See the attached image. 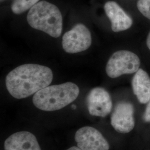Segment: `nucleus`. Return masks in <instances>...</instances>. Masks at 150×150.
I'll list each match as a JSON object with an SVG mask.
<instances>
[{
    "label": "nucleus",
    "instance_id": "obj_17",
    "mask_svg": "<svg viewBox=\"0 0 150 150\" xmlns=\"http://www.w3.org/2000/svg\"><path fill=\"white\" fill-rule=\"evenodd\" d=\"M72 107L74 108V109H76V106H75V105H72Z\"/></svg>",
    "mask_w": 150,
    "mask_h": 150
},
{
    "label": "nucleus",
    "instance_id": "obj_4",
    "mask_svg": "<svg viewBox=\"0 0 150 150\" xmlns=\"http://www.w3.org/2000/svg\"><path fill=\"white\" fill-rule=\"evenodd\" d=\"M140 59L132 52L121 50L115 52L107 62L106 74L111 78L132 74L139 70Z\"/></svg>",
    "mask_w": 150,
    "mask_h": 150
},
{
    "label": "nucleus",
    "instance_id": "obj_18",
    "mask_svg": "<svg viewBox=\"0 0 150 150\" xmlns=\"http://www.w3.org/2000/svg\"><path fill=\"white\" fill-rule=\"evenodd\" d=\"M1 1H2V0H1Z\"/></svg>",
    "mask_w": 150,
    "mask_h": 150
},
{
    "label": "nucleus",
    "instance_id": "obj_11",
    "mask_svg": "<svg viewBox=\"0 0 150 150\" xmlns=\"http://www.w3.org/2000/svg\"><path fill=\"white\" fill-rule=\"evenodd\" d=\"M132 86L135 96L141 103L145 104L150 100V78L148 74L139 69L132 80Z\"/></svg>",
    "mask_w": 150,
    "mask_h": 150
},
{
    "label": "nucleus",
    "instance_id": "obj_5",
    "mask_svg": "<svg viewBox=\"0 0 150 150\" xmlns=\"http://www.w3.org/2000/svg\"><path fill=\"white\" fill-rule=\"evenodd\" d=\"M91 43L92 38L89 30L84 25L79 23L64 33L62 45L66 52L75 54L87 50Z\"/></svg>",
    "mask_w": 150,
    "mask_h": 150
},
{
    "label": "nucleus",
    "instance_id": "obj_10",
    "mask_svg": "<svg viewBox=\"0 0 150 150\" xmlns=\"http://www.w3.org/2000/svg\"><path fill=\"white\" fill-rule=\"evenodd\" d=\"M5 150H41L35 135L27 131L16 132L6 139Z\"/></svg>",
    "mask_w": 150,
    "mask_h": 150
},
{
    "label": "nucleus",
    "instance_id": "obj_2",
    "mask_svg": "<svg viewBox=\"0 0 150 150\" xmlns=\"http://www.w3.org/2000/svg\"><path fill=\"white\" fill-rule=\"evenodd\" d=\"M79 92V87L69 82L44 88L34 95L32 101L40 110L54 111L62 109L75 101Z\"/></svg>",
    "mask_w": 150,
    "mask_h": 150
},
{
    "label": "nucleus",
    "instance_id": "obj_7",
    "mask_svg": "<svg viewBox=\"0 0 150 150\" xmlns=\"http://www.w3.org/2000/svg\"><path fill=\"white\" fill-rule=\"evenodd\" d=\"M75 139L82 150H108L110 146L101 133L93 127L86 126L76 133Z\"/></svg>",
    "mask_w": 150,
    "mask_h": 150
},
{
    "label": "nucleus",
    "instance_id": "obj_15",
    "mask_svg": "<svg viewBox=\"0 0 150 150\" xmlns=\"http://www.w3.org/2000/svg\"><path fill=\"white\" fill-rule=\"evenodd\" d=\"M146 44H147V46L150 50V32L148 35V36L147 38V40H146Z\"/></svg>",
    "mask_w": 150,
    "mask_h": 150
},
{
    "label": "nucleus",
    "instance_id": "obj_9",
    "mask_svg": "<svg viewBox=\"0 0 150 150\" xmlns=\"http://www.w3.org/2000/svg\"><path fill=\"white\" fill-rule=\"evenodd\" d=\"M104 10L111 22L113 32L125 31L131 27L132 20L115 1H108L104 6Z\"/></svg>",
    "mask_w": 150,
    "mask_h": 150
},
{
    "label": "nucleus",
    "instance_id": "obj_6",
    "mask_svg": "<svg viewBox=\"0 0 150 150\" xmlns=\"http://www.w3.org/2000/svg\"><path fill=\"white\" fill-rule=\"evenodd\" d=\"M87 106L92 116L104 117L111 111L112 102L105 89L96 87L91 90L86 98Z\"/></svg>",
    "mask_w": 150,
    "mask_h": 150
},
{
    "label": "nucleus",
    "instance_id": "obj_16",
    "mask_svg": "<svg viewBox=\"0 0 150 150\" xmlns=\"http://www.w3.org/2000/svg\"><path fill=\"white\" fill-rule=\"evenodd\" d=\"M67 150H81L80 149L79 147H75V146H73L72 147H71L70 149H67Z\"/></svg>",
    "mask_w": 150,
    "mask_h": 150
},
{
    "label": "nucleus",
    "instance_id": "obj_8",
    "mask_svg": "<svg viewBox=\"0 0 150 150\" xmlns=\"http://www.w3.org/2000/svg\"><path fill=\"white\" fill-rule=\"evenodd\" d=\"M134 108L127 102H119L115 107L111 116V123L117 132L127 134L134 127Z\"/></svg>",
    "mask_w": 150,
    "mask_h": 150
},
{
    "label": "nucleus",
    "instance_id": "obj_3",
    "mask_svg": "<svg viewBox=\"0 0 150 150\" xmlns=\"http://www.w3.org/2000/svg\"><path fill=\"white\" fill-rule=\"evenodd\" d=\"M27 20L29 25L47 33L54 38H59L62 31V16L59 8L45 1L38 2L30 9Z\"/></svg>",
    "mask_w": 150,
    "mask_h": 150
},
{
    "label": "nucleus",
    "instance_id": "obj_1",
    "mask_svg": "<svg viewBox=\"0 0 150 150\" xmlns=\"http://www.w3.org/2000/svg\"><path fill=\"white\" fill-rule=\"evenodd\" d=\"M52 79V71L46 66L38 64H22L7 75L6 86L12 96L22 99L49 86Z\"/></svg>",
    "mask_w": 150,
    "mask_h": 150
},
{
    "label": "nucleus",
    "instance_id": "obj_12",
    "mask_svg": "<svg viewBox=\"0 0 150 150\" xmlns=\"http://www.w3.org/2000/svg\"><path fill=\"white\" fill-rule=\"evenodd\" d=\"M39 0H13L11 10L15 14H21L30 9Z\"/></svg>",
    "mask_w": 150,
    "mask_h": 150
},
{
    "label": "nucleus",
    "instance_id": "obj_14",
    "mask_svg": "<svg viewBox=\"0 0 150 150\" xmlns=\"http://www.w3.org/2000/svg\"><path fill=\"white\" fill-rule=\"evenodd\" d=\"M147 105L145 109V113L144 115V120L146 122H150V100L147 103Z\"/></svg>",
    "mask_w": 150,
    "mask_h": 150
},
{
    "label": "nucleus",
    "instance_id": "obj_13",
    "mask_svg": "<svg viewBox=\"0 0 150 150\" xmlns=\"http://www.w3.org/2000/svg\"><path fill=\"white\" fill-rule=\"evenodd\" d=\"M137 6L139 12L150 20V0H139Z\"/></svg>",
    "mask_w": 150,
    "mask_h": 150
}]
</instances>
